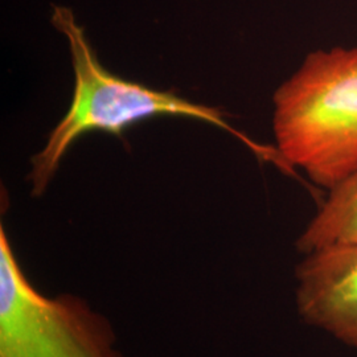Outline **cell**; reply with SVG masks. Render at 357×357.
<instances>
[{
	"label": "cell",
	"mask_w": 357,
	"mask_h": 357,
	"mask_svg": "<svg viewBox=\"0 0 357 357\" xmlns=\"http://www.w3.org/2000/svg\"><path fill=\"white\" fill-rule=\"evenodd\" d=\"M273 101L284 162L328 191L356 172L357 47L311 52Z\"/></svg>",
	"instance_id": "cell-1"
},
{
	"label": "cell",
	"mask_w": 357,
	"mask_h": 357,
	"mask_svg": "<svg viewBox=\"0 0 357 357\" xmlns=\"http://www.w3.org/2000/svg\"><path fill=\"white\" fill-rule=\"evenodd\" d=\"M51 23L68 41L75 70V91L64 118L52 130L44 149L32 158L29 180L33 196L45 192L70 146L93 131L122 138L132 125L153 116L171 115L199 119L245 139L215 107L193 103L174 91L151 89L110 73L100 63L72 8L53 6Z\"/></svg>",
	"instance_id": "cell-2"
},
{
	"label": "cell",
	"mask_w": 357,
	"mask_h": 357,
	"mask_svg": "<svg viewBox=\"0 0 357 357\" xmlns=\"http://www.w3.org/2000/svg\"><path fill=\"white\" fill-rule=\"evenodd\" d=\"M112 323L79 296H47L0 227V357H125Z\"/></svg>",
	"instance_id": "cell-3"
},
{
	"label": "cell",
	"mask_w": 357,
	"mask_h": 357,
	"mask_svg": "<svg viewBox=\"0 0 357 357\" xmlns=\"http://www.w3.org/2000/svg\"><path fill=\"white\" fill-rule=\"evenodd\" d=\"M305 255L295 268L301 318L357 349V243Z\"/></svg>",
	"instance_id": "cell-4"
},
{
	"label": "cell",
	"mask_w": 357,
	"mask_h": 357,
	"mask_svg": "<svg viewBox=\"0 0 357 357\" xmlns=\"http://www.w3.org/2000/svg\"><path fill=\"white\" fill-rule=\"evenodd\" d=\"M352 243H357V171L328 191L296 248L308 255L326 246Z\"/></svg>",
	"instance_id": "cell-5"
}]
</instances>
